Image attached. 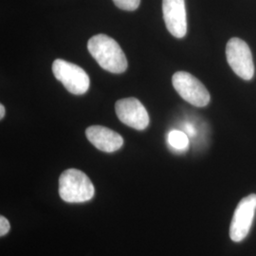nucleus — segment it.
<instances>
[{
	"label": "nucleus",
	"instance_id": "obj_1",
	"mask_svg": "<svg viewBox=\"0 0 256 256\" xmlns=\"http://www.w3.org/2000/svg\"><path fill=\"white\" fill-rule=\"evenodd\" d=\"M88 50L100 66L111 74L128 70V60L118 42L106 34H97L88 42Z\"/></svg>",
	"mask_w": 256,
	"mask_h": 256
},
{
	"label": "nucleus",
	"instance_id": "obj_2",
	"mask_svg": "<svg viewBox=\"0 0 256 256\" xmlns=\"http://www.w3.org/2000/svg\"><path fill=\"white\" fill-rule=\"evenodd\" d=\"M95 192L90 178L77 169H68L59 178V194L68 203H81L90 200Z\"/></svg>",
	"mask_w": 256,
	"mask_h": 256
},
{
	"label": "nucleus",
	"instance_id": "obj_3",
	"mask_svg": "<svg viewBox=\"0 0 256 256\" xmlns=\"http://www.w3.org/2000/svg\"><path fill=\"white\" fill-rule=\"evenodd\" d=\"M55 78L66 90L74 95H82L90 88V77L79 66L63 59H56L52 64Z\"/></svg>",
	"mask_w": 256,
	"mask_h": 256
},
{
	"label": "nucleus",
	"instance_id": "obj_4",
	"mask_svg": "<svg viewBox=\"0 0 256 256\" xmlns=\"http://www.w3.org/2000/svg\"><path fill=\"white\" fill-rule=\"evenodd\" d=\"M174 90L185 101L198 108L206 106L210 102V93L198 79L186 72H178L173 75Z\"/></svg>",
	"mask_w": 256,
	"mask_h": 256
},
{
	"label": "nucleus",
	"instance_id": "obj_5",
	"mask_svg": "<svg viewBox=\"0 0 256 256\" xmlns=\"http://www.w3.org/2000/svg\"><path fill=\"white\" fill-rule=\"evenodd\" d=\"M226 56L232 70L244 80H250L254 75L252 54L247 43L240 38H232L226 46Z\"/></svg>",
	"mask_w": 256,
	"mask_h": 256
},
{
	"label": "nucleus",
	"instance_id": "obj_6",
	"mask_svg": "<svg viewBox=\"0 0 256 256\" xmlns=\"http://www.w3.org/2000/svg\"><path fill=\"white\" fill-rule=\"evenodd\" d=\"M256 210V194H254L244 198L238 203L230 227V238L232 241L240 242L246 238L252 228Z\"/></svg>",
	"mask_w": 256,
	"mask_h": 256
},
{
	"label": "nucleus",
	"instance_id": "obj_7",
	"mask_svg": "<svg viewBox=\"0 0 256 256\" xmlns=\"http://www.w3.org/2000/svg\"><path fill=\"white\" fill-rule=\"evenodd\" d=\"M120 120L136 130H144L149 124V115L144 106L136 98L122 99L115 104Z\"/></svg>",
	"mask_w": 256,
	"mask_h": 256
},
{
	"label": "nucleus",
	"instance_id": "obj_8",
	"mask_svg": "<svg viewBox=\"0 0 256 256\" xmlns=\"http://www.w3.org/2000/svg\"><path fill=\"white\" fill-rule=\"evenodd\" d=\"M165 25L169 32L176 38L187 34V14L185 0H162Z\"/></svg>",
	"mask_w": 256,
	"mask_h": 256
},
{
	"label": "nucleus",
	"instance_id": "obj_9",
	"mask_svg": "<svg viewBox=\"0 0 256 256\" xmlns=\"http://www.w3.org/2000/svg\"><path fill=\"white\" fill-rule=\"evenodd\" d=\"M86 136L99 150L112 153L124 146V138L119 133L101 126H92L86 130Z\"/></svg>",
	"mask_w": 256,
	"mask_h": 256
},
{
	"label": "nucleus",
	"instance_id": "obj_10",
	"mask_svg": "<svg viewBox=\"0 0 256 256\" xmlns=\"http://www.w3.org/2000/svg\"><path fill=\"white\" fill-rule=\"evenodd\" d=\"M168 142L170 146L174 150L182 152L188 148L189 138H188V135L182 131L172 130L168 136Z\"/></svg>",
	"mask_w": 256,
	"mask_h": 256
},
{
	"label": "nucleus",
	"instance_id": "obj_11",
	"mask_svg": "<svg viewBox=\"0 0 256 256\" xmlns=\"http://www.w3.org/2000/svg\"><path fill=\"white\" fill-rule=\"evenodd\" d=\"M114 4L124 10H135L138 8L140 0H113Z\"/></svg>",
	"mask_w": 256,
	"mask_h": 256
},
{
	"label": "nucleus",
	"instance_id": "obj_12",
	"mask_svg": "<svg viewBox=\"0 0 256 256\" xmlns=\"http://www.w3.org/2000/svg\"><path fill=\"white\" fill-rule=\"evenodd\" d=\"M10 229L9 221L6 220L4 216L0 218V236H5Z\"/></svg>",
	"mask_w": 256,
	"mask_h": 256
},
{
	"label": "nucleus",
	"instance_id": "obj_13",
	"mask_svg": "<svg viewBox=\"0 0 256 256\" xmlns=\"http://www.w3.org/2000/svg\"><path fill=\"white\" fill-rule=\"evenodd\" d=\"M185 130H186V134L189 135V136H194L196 134V129L192 126V124H187L185 126Z\"/></svg>",
	"mask_w": 256,
	"mask_h": 256
},
{
	"label": "nucleus",
	"instance_id": "obj_14",
	"mask_svg": "<svg viewBox=\"0 0 256 256\" xmlns=\"http://www.w3.org/2000/svg\"><path fill=\"white\" fill-rule=\"evenodd\" d=\"M5 116V108L3 104L0 106V119L2 120Z\"/></svg>",
	"mask_w": 256,
	"mask_h": 256
}]
</instances>
